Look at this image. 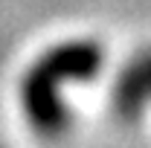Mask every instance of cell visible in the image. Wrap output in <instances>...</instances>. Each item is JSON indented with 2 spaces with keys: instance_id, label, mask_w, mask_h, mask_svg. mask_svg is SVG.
Returning <instances> with one entry per match:
<instances>
[{
  "instance_id": "1",
  "label": "cell",
  "mask_w": 151,
  "mask_h": 148,
  "mask_svg": "<svg viewBox=\"0 0 151 148\" xmlns=\"http://www.w3.org/2000/svg\"><path fill=\"white\" fill-rule=\"evenodd\" d=\"M102 61L105 52L96 41H67L47 50L29 67L20 84V99L29 125L44 137L61 134L70 122V111L61 90L76 81H93L102 70Z\"/></svg>"
},
{
  "instance_id": "2",
  "label": "cell",
  "mask_w": 151,
  "mask_h": 148,
  "mask_svg": "<svg viewBox=\"0 0 151 148\" xmlns=\"http://www.w3.org/2000/svg\"><path fill=\"white\" fill-rule=\"evenodd\" d=\"M151 102V50H142L131 58L113 84V111L122 119L139 116L142 108Z\"/></svg>"
}]
</instances>
